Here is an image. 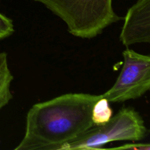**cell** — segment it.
Returning <instances> with one entry per match:
<instances>
[{"label":"cell","instance_id":"obj_1","mask_svg":"<svg viewBox=\"0 0 150 150\" xmlns=\"http://www.w3.org/2000/svg\"><path fill=\"white\" fill-rule=\"evenodd\" d=\"M102 97L67 93L32 105L24 136L15 150H59L92 128V108Z\"/></svg>","mask_w":150,"mask_h":150},{"label":"cell","instance_id":"obj_2","mask_svg":"<svg viewBox=\"0 0 150 150\" xmlns=\"http://www.w3.org/2000/svg\"><path fill=\"white\" fill-rule=\"evenodd\" d=\"M62 19L69 33L92 39L121 20L114 12L113 0H35Z\"/></svg>","mask_w":150,"mask_h":150},{"label":"cell","instance_id":"obj_3","mask_svg":"<svg viewBox=\"0 0 150 150\" xmlns=\"http://www.w3.org/2000/svg\"><path fill=\"white\" fill-rule=\"evenodd\" d=\"M95 127L59 150L98 149L112 142H139L149 133L142 116L130 107L122 108L108 122Z\"/></svg>","mask_w":150,"mask_h":150},{"label":"cell","instance_id":"obj_4","mask_svg":"<svg viewBox=\"0 0 150 150\" xmlns=\"http://www.w3.org/2000/svg\"><path fill=\"white\" fill-rule=\"evenodd\" d=\"M122 68L115 83L102 96L109 103H123L141 98L150 90V56L127 48Z\"/></svg>","mask_w":150,"mask_h":150},{"label":"cell","instance_id":"obj_5","mask_svg":"<svg viewBox=\"0 0 150 150\" xmlns=\"http://www.w3.org/2000/svg\"><path fill=\"white\" fill-rule=\"evenodd\" d=\"M120 40L126 47L150 44V0H138L129 8L124 18Z\"/></svg>","mask_w":150,"mask_h":150},{"label":"cell","instance_id":"obj_6","mask_svg":"<svg viewBox=\"0 0 150 150\" xmlns=\"http://www.w3.org/2000/svg\"><path fill=\"white\" fill-rule=\"evenodd\" d=\"M13 76L8 67L7 61L0 64V110L8 104L13 98L10 86Z\"/></svg>","mask_w":150,"mask_h":150},{"label":"cell","instance_id":"obj_7","mask_svg":"<svg viewBox=\"0 0 150 150\" xmlns=\"http://www.w3.org/2000/svg\"><path fill=\"white\" fill-rule=\"evenodd\" d=\"M113 111L109 105V101L101 97L94 105L92 112V120L94 125H103L112 117Z\"/></svg>","mask_w":150,"mask_h":150},{"label":"cell","instance_id":"obj_8","mask_svg":"<svg viewBox=\"0 0 150 150\" xmlns=\"http://www.w3.org/2000/svg\"><path fill=\"white\" fill-rule=\"evenodd\" d=\"M14 32L13 21L0 13V40L11 36Z\"/></svg>","mask_w":150,"mask_h":150},{"label":"cell","instance_id":"obj_9","mask_svg":"<svg viewBox=\"0 0 150 150\" xmlns=\"http://www.w3.org/2000/svg\"><path fill=\"white\" fill-rule=\"evenodd\" d=\"M116 149H139V150H150L149 144H128L123 146L114 147Z\"/></svg>","mask_w":150,"mask_h":150},{"label":"cell","instance_id":"obj_10","mask_svg":"<svg viewBox=\"0 0 150 150\" xmlns=\"http://www.w3.org/2000/svg\"><path fill=\"white\" fill-rule=\"evenodd\" d=\"M7 61V56L6 53H0V64L4 62Z\"/></svg>","mask_w":150,"mask_h":150}]
</instances>
